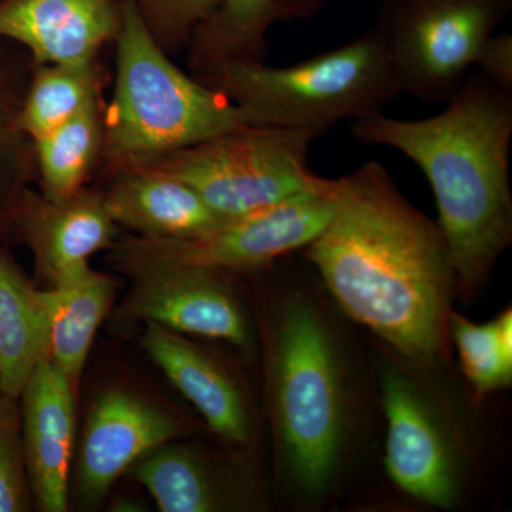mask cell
<instances>
[{"label": "cell", "mask_w": 512, "mask_h": 512, "mask_svg": "<svg viewBox=\"0 0 512 512\" xmlns=\"http://www.w3.org/2000/svg\"><path fill=\"white\" fill-rule=\"evenodd\" d=\"M126 171L104 195V205L116 224L140 237H190L225 220L177 178L150 168Z\"/></svg>", "instance_id": "e0dca14e"}, {"label": "cell", "mask_w": 512, "mask_h": 512, "mask_svg": "<svg viewBox=\"0 0 512 512\" xmlns=\"http://www.w3.org/2000/svg\"><path fill=\"white\" fill-rule=\"evenodd\" d=\"M207 86L224 94L255 126L325 133L346 119L379 113L400 94L376 30L288 67L227 63Z\"/></svg>", "instance_id": "5b68a950"}, {"label": "cell", "mask_w": 512, "mask_h": 512, "mask_svg": "<svg viewBox=\"0 0 512 512\" xmlns=\"http://www.w3.org/2000/svg\"><path fill=\"white\" fill-rule=\"evenodd\" d=\"M9 403H12V402H9V400H6L5 397H3V394L0 393V410L5 409V407L8 406Z\"/></svg>", "instance_id": "83f0119b"}, {"label": "cell", "mask_w": 512, "mask_h": 512, "mask_svg": "<svg viewBox=\"0 0 512 512\" xmlns=\"http://www.w3.org/2000/svg\"><path fill=\"white\" fill-rule=\"evenodd\" d=\"M450 336L461 366L477 394L505 389L512 382V313H501L490 323L470 322L451 313Z\"/></svg>", "instance_id": "603a6c76"}, {"label": "cell", "mask_w": 512, "mask_h": 512, "mask_svg": "<svg viewBox=\"0 0 512 512\" xmlns=\"http://www.w3.org/2000/svg\"><path fill=\"white\" fill-rule=\"evenodd\" d=\"M127 315L177 333L225 340L247 348L251 333L241 305L218 272L164 266L131 275Z\"/></svg>", "instance_id": "30bf717a"}, {"label": "cell", "mask_w": 512, "mask_h": 512, "mask_svg": "<svg viewBox=\"0 0 512 512\" xmlns=\"http://www.w3.org/2000/svg\"><path fill=\"white\" fill-rule=\"evenodd\" d=\"M23 456L30 488L45 512L69 508L70 466L76 430L72 382L43 357L25 384Z\"/></svg>", "instance_id": "7c38bea8"}, {"label": "cell", "mask_w": 512, "mask_h": 512, "mask_svg": "<svg viewBox=\"0 0 512 512\" xmlns=\"http://www.w3.org/2000/svg\"><path fill=\"white\" fill-rule=\"evenodd\" d=\"M333 212L330 180L262 210L225 218L210 229L181 238L134 237L111 254L114 268L127 275L164 266L208 271H244L308 247Z\"/></svg>", "instance_id": "ba28073f"}, {"label": "cell", "mask_w": 512, "mask_h": 512, "mask_svg": "<svg viewBox=\"0 0 512 512\" xmlns=\"http://www.w3.org/2000/svg\"><path fill=\"white\" fill-rule=\"evenodd\" d=\"M446 104L423 120L369 114L353 121L352 134L400 151L426 175L457 288L471 295L512 242V92L476 70Z\"/></svg>", "instance_id": "7a4b0ae2"}, {"label": "cell", "mask_w": 512, "mask_h": 512, "mask_svg": "<svg viewBox=\"0 0 512 512\" xmlns=\"http://www.w3.org/2000/svg\"><path fill=\"white\" fill-rule=\"evenodd\" d=\"M181 433L183 427L170 414L134 394H101L90 412L80 451L77 488L83 503H100L121 474Z\"/></svg>", "instance_id": "8fae6325"}, {"label": "cell", "mask_w": 512, "mask_h": 512, "mask_svg": "<svg viewBox=\"0 0 512 512\" xmlns=\"http://www.w3.org/2000/svg\"><path fill=\"white\" fill-rule=\"evenodd\" d=\"M387 421L386 464L393 483L420 503L450 508L460 493V461L436 404L403 367L380 372Z\"/></svg>", "instance_id": "9c48e42d"}, {"label": "cell", "mask_w": 512, "mask_h": 512, "mask_svg": "<svg viewBox=\"0 0 512 512\" xmlns=\"http://www.w3.org/2000/svg\"><path fill=\"white\" fill-rule=\"evenodd\" d=\"M93 104H97L93 62L43 64L20 103V128L35 141Z\"/></svg>", "instance_id": "44dd1931"}, {"label": "cell", "mask_w": 512, "mask_h": 512, "mask_svg": "<svg viewBox=\"0 0 512 512\" xmlns=\"http://www.w3.org/2000/svg\"><path fill=\"white\" fill-rule=\"evenodd\" d=\"M318 134L276 126L227 131L138 168H150L190 185L224 218L239 217L322 187L309 170Z\"/></svg>", "instance_id": "8992f818"}, {"label": "cell", "mask_w": 512, "mask_h": 512, "mask_svg": "<svg viewBox=\"0 0 512 512\" xmlns=\"http://www.w3.org/2000/svg\"><path fill=\"white\" fill-rule=\"evenodd\" d=\"M9 404L0 410V512H23L29 510L30 484L22 440Z\"/></svg>", "instance_id": "484cf974"}, {"label": "cell", "mask_w": 512, "mask_h": 512, "mask_svg": "<svg viewBox=\"0 0 512 512\" xmlns=\"http://www.w3.org/2000/svg\"><path fill=\"white\" fill-rule=\"evenodd\" d=\"M47 357L76 382L114 296V282L90 266L39 291Z\"/></svg>", "instance_id": "ac0fdd59"}, {"label": "cell", "mask_w": 512, "mask_h": 512, "mask_svg": "<svg viewBox=\"0 0 512 512\" xmlns=\"http://www.w3.org/2000/svg\"><path fill=\"white\" fill-rule=\"evenodd\" d=\"M143 346L170 382L201 413L212 431L231 443H247L251 420L234 380L210 356L177 332L147 323Z\"/></svg>", "instance_id": "9a60e30c"}, {"label": "cell", "mask_w": 512, "mask_h": 512, "mask_svg": "<svg viewBox=\"0 0 512 512\" xmlns=\"http://www.w3.org/2000/svg\"><path fill=\"white\" fill-rule=\"evenodd\" d=\"M116 82L101 146L124 170L251 124L224 94L181 72L134 5L124 0Z\"/></svg>", "instance_id": "277c9868"}, {"label": "cell", "mask_w": 512, "mask_h": 512, "mask_svg": "<svg viewBox=\"0 0 512 512\" xmlns=\"http://www.w3.org/2000/svg\"><path fill=\"white\" fill-rule=\"evenodd\" d=\"M476 66L491 82L507 92H512L511 33H494L478 52Z\"/></svg>", "instance_id": "4316f807"}, {"label": "cell", "mask_w": 512, "mask_h": 512, "mask_svg": "<svg viewBox=\"0 0 512 512\" xmlns=\"http://www.w3.org/2000/svg\"><path fill=\"white\" fill-rule=\"evenodd\" d=\"M148 30L161 46H183L210 18L221 0H133Z\"/></svg>", "instance_id": "d4e9b609"}, {"label": "cell", "mask_w": 512, "mask_h": 512, "mask_svg": "<svg viewBox=\"0 0 512 512\" xmlns=\"http://www.w3.org/2000/svg\"><path fill=\"white\" fill-rule=\"evenodd\" d=\"M268 382L276 450L286 476L302 493H323L345 451L350 403L335 336L311 303H288L276 320Z\"/></svg>", "instance_id": "3957f363"}, {"label": "cell", "mask_w": 512, "mask_h": 512, "mask_svg": "<svg viewBox=\"0 0 512 512\" xmlns=\"http://www.w3.org/2000/svg\"><path fill=\"white\" fill-rule=\"evenodd\" d=\"M328 0H221L192 33L191 66L207 84L224 64L265 63L266 35L276 22L313 18Z\"/></svg>", "instance_id": "2e32d148"}, {"label": "cell", "mask_w": 512, "mask_h": 512, "mask_svg": "<svg viewBox=\"0 0 512 512\" xmlns=\"http://www.w3.org/2000/svg\"><path fill=\"white\" fill-rule=\"evenodd\" d=\"M124 0H0V39L32 53L36 64L93 62L119 35Z\"/></svg>", "instance_id": "4fadbf2b"}, {"label": "cell", "mask_w": 512, "mask_h": 512, "mask_svg": "<svg viewBox=\"0 0 512 512\" xmlns=\"http://www.w3.org/2000/svg\"><path fill=\"white\" fill-rule=\"evenodd\" d=\"M330 192L332 217L306 258L346 315L414 363L443 362L457 282L439 225L377 161L330 180Z\"/></svg>", "instance_id": "6da1fadb"}, {"label": "cell", "mask_w": 512, "mask_h": 512, "mask_svg": "<svg viewBox=\"0 0 512 512\" xmlns=\"http://www.w3.org/2000/svg\"><path fill=\"white\" fill-rule=\"evenodd\" d=\"M22 99L12 74L0 63V224L15 212L22 195L28 140L19 124Z\"/></svg>", "instance_id": "cb8c5ba5"}, {"label": "cell", "mask_w": 512, "mask_h": 512, "mask_svg": "<svg viewBox=\"0 0 512 512\" xmlns=\"http://www.w3.org/2000/svg\"><path fill=\"white\" fill-rule=\"evenodd\" d=\"M511 10L512 0H383L375 30L400 93L447 103Z\"/></svg>", "instance_id": "52a82bcc"}, {"label": "cell", "mask_w": 512, "mask_h": 512, "mask_svg": "<svg viewBox=\"0 0 512 512\" xmlns=\"http://www.w3.org/2000/svg\"><path fill=\"white\" fill-rule=\"evenodd\" d=\"M13 214L50 285L89 266L117 232L103 197L83 190L62 201L22 194Z\"/></svg>", "instance_id": "5bb4252c"}, {"label": "cell", "mask_w": 512, "mask_h": 512, "mask_svg": "<svg viewBox=\"0 0 512 512\" xmlns=\"http://www.w3.org/2000/svg\"><path fill=\"white\" fill-rule=\"evenodd\" d=\"M101 140L99 107L93 104L72 120L32 141L46 198L62 201L82 191Z\"/></svg>", "instance_id": "7402d4cb"}, {"label": "cell", "mask_w": 512, "mask_h": 512, "mask_svg": "<svg viewBox=\"0 0 512 512\" xmlns=\"http://www.w3.org/2000/svg\"><path fill=\"white\" fill-rule=\"evenodd\" d=\"M131 473L163 512H214L228 505L208 461L187 446L168 441L141 457Z\"/></svg>", "instance_id": "ffe728a7"}, {"label": "cell", "mask_w": 512, "mask_h": 512, "mask_svg": "<svg viewBox=\"0 0 512 512\" xmlns=\"http://www.w3.org/2000/svg\"><path fill=\"white\" fill-rule=\"evenodd\" d=\"M45 356L46 323L39 289L0 252V393L6 400L20 397Z\"/></svg>", "instance_id": "d6986e66"}]
</instances>
